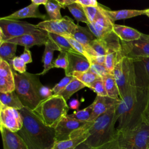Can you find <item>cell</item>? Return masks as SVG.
Segmentation results:
<instances>
[{"instance_id":"cell-1","label":"cell","mask_w":149,"mask_h":149,"mask_svg":"<svg viewBox=\"0 0 149 149\" xmlns=\"http://www.w3.org/2000/svg\"><path fill=\"white\" fill-rule=\"evenodd\" d=\"M136 83L132 84L116 108L119 122L117 130L132 129L143 123V115L148 99V84L138 62H134Z\"/></svg>"},{"instance_id":"cell-2","label":"cell","mask_w":149,"mask_h":149,"mask_svg":"<svg viewBox=\"0 0 149 149\" xmlns=\"http://www.w3.org/2000/svg\"><path fill=\"white\" fill-rule=\"evenodd\" d=\"M23 125L17 133L23 139L29 149H51L55 142L54 128L45 125L27 107L19 110Z\"/></svg>"},{"instance_id":"cell-3","label":"cell","mask_w":149,"mask_h":149,"mask_svg":"<svg viewBox=\"0 0 149 149\" xmlns=\"http://www.w3.org/2000/svg\"><path fill=\"white\" fill-rule=\"evenodd\" d=\"M118 102L93 122L88 130L89 136L83 143L86 146L93 149H105L116 140L115 125L118 121L116 108Z\"/></svg>"},{"instance_id":"cell-4","label":"cell","mask_w":149,"mask_h":149,"mask_svg":"<svg viewBox=\"0 0 149 149\" xmlns=\"http://www.w3.org/2000/svg\"><path fill=\"white\" fill-rule=\"evenodd\" d=\"M69 108L63 97L53 95L41 101L33 111L45 125L55 129Z\"/></svg>"},{"instance_id":"cell-5","label":"cell","mask_w":149,"mask_h":149,"mask_svg":"<svg viewBox=\"0 0 149 149\" xmlns=\"http://www.w3.org/2000/svg\"><path fill=\"white\" fill-rule=\"evenodd\" d=\"M116 140L122 148L147 149L149 143V125L143 122L132 129L116 130Z\"/></svg>"},{"instance_id":"cell-6","label":"cell","mask_w":149,"mask_h":149,"mask_svg":"<svg viewBox=\"0 0 149 149\" xmlns=\"http://www.w3.org/2000/svg\"><path fill=\"white\" fill-rule=\"evenodd\" d=\"M113 75L119 88L120 99H122L129 87L136 82L133 60L126 56H123L121 54L113 69Z\"/></svg>"},{"instance_id":"cell-7","label":"cell","mask_w":149,"mask_h":149,"mask_svg":"<svg viewBox=\"0 0 149 149\" xmlns=\"http://www.w3.org/2000/svg\"><path fill=\"white\" fill-rule=\"evenodd\" d=\"M13 74L16 93L24 107L33 111L41 100L36 92L30 77V73L21 74L13 70Z\"/></svg>"},{"instance_id":"cell-8","label":"cell","mask_w":149,"mask_h":149,"mask_svg":"<svg viewBox=\"0 0 149 149\" xmlns=\"http://www.w3.org/2000/svg\"><path fill=\"white\" fill-rule=\"evenodd\" d=\"M39 30L36 25L19 20L0 18V44Z\"/></svg>"},{"instance_id":"cell-9","label":"cell","mask_w":149,"mask_h":149,"mask_svg":"<svg viewBox=\"0 0 149 149\" xmlns=\"http://www.w3.org/2000/svg\"><path fill=\"white\" fill-rule=\"evenodd\" d=\"M77 25L71 18L67 16L60 20H45L36 24L37 28L40 30L62 36L72 35Z\"/></svg>"},{"instance_id":"cell-10","label":"cell","mask_w":149,"mask_h":149,"mask_svg":"<svg viewBox=\"0 0 149 149\" xmlns=\"http://www.w3.org/2000/svg\"><path fill=\"white\" fill-rule=\"evenodd\" d=\"M121 54L132 59L149 58V35L143 34L137 40L125 42L120 41Z\"/></svg>"},{"instance_id":"cell-11","label":"cell","mask_w":149,"mask_h":149,"mask_svg":"<svg viewBox=\"0 0 149 149\" xmlns=\"http://www.w3.org/2000/svg\"><path fill=\"white\" fill-rule=\"evenodd\" d=\"M0 123V126H3L10 131L17 132L22 127L23 121L18 110L1 104Z\"/></svg>"},{"instance_id":"cell-12","label":"cell","mask_w":149,"mask_h":149,"mask_svg":"<svg viewBox=\"0 0 149 149\" xmlns=\"http://www.w3.org/2000/svg\"><path fill=\"white\" fill-rule=\"evenodd\" d=\"M48 39V32L39 29L20 37L9 40L7 42L22 45L24 48L29 49L34 45H45Z\"/></svg>"},{"instance_id":"cell-13","label":"cell","mask_w":149,"mask_h":149,"mask_svg":"<svg viewBox=\"0 0 149 149\" xmlns=\"http://www.w3.org/2000/svg\"><path fill=\"white\" fill-rule=\"evenodd\" d=\"M87 122H81L68 116H64L58 123L55 130V141H61L70 139L71 134L79 129Z\"/></svg>"},{"instance_id":"cell-14","label":"cell","mask_w":149,"mask_h":149,"mask_svg":"<svg viewBox=\"0 0 149 149\" xmlns=\"http://www.w3.org/2000/svg\"><path fill=\"white\" fill-rule=\"evenodd\" d=\"M70 37L73 38L84 47L87 53L91 57L92 61L94 58L97 56L96 53L90 46V43L95 40L96 37L92 33L88 27H82L77 24L75 31Z\"/></svg>"},{"instance_id":"cell-15","label":"cell","mask_w":149,"mask_h":149,"mask_svg":"<svg viewBox=\"0 0 149 149\" xmlns=\"http://www.w3.org/2000/svg\"><path fill=\"white\" fill-rule=\"evenodd\" d=\"M68 67L65 71L66 76H72L75 72H86L90 68L91 63L83 55L76 53H68Z\"/></svg>"},{"instance_id":"cell-16","label":"cell","mask_w":149,"mask_h":149,"mask_svg":"<svg viewBox=\"0 0 149 149\" xmlns=\"http://www.w3.org/2000/svg\"><path fill=\"white\" fill-rule=\"evenodd\" d=\"M3 149H29L23 139L17 132L0 126Z\"/></svg>"},{"instance_id":"cell-17","label":"cell","mask_w":149,"mask_h":149,"mask_svg":"<svg viewBox=\"0 0 149 149\" xmlns=\"http://www.w3.org/2000/svg\"><path fill=\"white\" fill-rule=\"evenodd\" d=\"M120 100H115L108 96L97 95L93 104V112L89 122H94L104 113L111 107L117 104Z\"/></svg>"},{"instance_id":"cell-18","label":"cell","mask_w":149,"mask_h":149,"mask_svg":"<svg viewBox=\"0 0 149 149\" xmlns=\"http://www.w3.org/2000/svg\"><path fill=\"white\" fill-rule=\"evenodd\" d=\"M113 32L119 37L120 41L130 42L140 39L143 34L137 30L124 25L114 24L112 29Z\"/></svg>"},{"instance_id":"cell-19","label":"cell","mask_w":149,"mask_h":149,"mask_svg":"<svg viewBox=\"0 0 149 149\" xmlns=\"http://www.w3.org/2000/svg\"><path fill=\"white\" fill-rule=\"evenodd\" d=\"M3 17L5 19L14 20H19V19H24L27 17H36L45 19L47 18V16L40 13L38 9V6L31 3L27 6L17 10L10 15Z\"/></svg>"},{"instance_id":"cell-20","label":"cell","mask_w":149,"mask_h":149,"mask_svg":"<svg viewBox=\"0 0 149 149\" xmlns=\"http://www.w3.org/2000/svg\"><path fill=\"white\" fill-rule=\"evenodd\" d=\"M55 51H60L59 48L49 38L45 45V49L42 56V62H43L44 70L38 73V75H44L47 73L49 70L53 68V56Z\"/></svg>"},{"instance_id":"cell-21","label":"cell","mask_w":149,"mask_h":149,"mask_svg":"<svg viewBox=\"0 0 149 149\" xmlns=\"http://www.w3.org/2000/svg\"><path fill=\"white\" fill-rule=\"evenodd\" d=\"M105 12L113 23L116 20L129 19L144 15V9H122L118 10H111L105 9Z\"/></svg>"},{"instance_id":"cell-22","label":"cell","mask_w":149,"mask_h":149,"mask_svg":"<svg viewBox=\"0 0 149 149\" xmlns=\"http://www.w3.org/2000/svg\"><path fill=\"white\" fill-rule=\"evenodd\" d=\"M0 104L18 111L24 107L15 91L8 93H0Z\"/></svg>"},{"instance_id":"cell-23","label":"cell","mask_w":149,"mask_h":149,"mask_svg":"<svg viewBox=\"0 0 149 149\" xmlns=\"http://www.w3.org/2000/svg\"><path fill=\"white\" fill-rule=\"evenodd\" d=\"M88 133L80 137L72 138L66 140L55 141L51 149H76L88 137Z\"/></svg>"},{"instance_id":"cell-24","label":"cell","mask_w":149,"mask_h":149,"mask_svg":"<svg viewBox=\"0 0 149 149\" xmlns=\"http://www.w3.org/2000/svg\"><path fill=\"white\" fill-rule=\"evenodd\" d=\"M17 45L7 41L0 44V59L8 62L12 68Z\"/></svg>"},{"instance_id":"cell-25","label":"cell","mask_w":149,"mask_h":149,"mask_svg":"<svg viewBox=\"0 0 149 149\" xmlns=\"http://www.w3.org/2000/svg\"><path fill=\"white\" fill-rule=\"evenodd\" d=\"M30 77L31 78L36 92L41 101H43L53 95L52 89H50L41 84L39 79V75L38 74L30 73Z\"/></svg>"},{"instance_id":"cell-26","label":"cell","mask_w":149,"mask_h":149,"mask_svg":"<svg viewBox=\"0 0 149 149\" xmlns=\"http://www.w3.org/2000/svg\"><path fill=\"white\" fill-rule=\"evenodd\" d=\"M108 97L115 99L120 100L119 91L116 80L113 74H108L102 77Z\"/></svg>"},{"instance_id":"cell-27","label":"cell","mask_w":149,"mask_h":149,"mask_svg":"<svg viewBox=\"0 0 149 149\" xmlns=\"http://www.w3.org/2000/svg\"><path fill=\"white\" fill-rule=\"evenodd\" d=\"M48 35L49 38L52 40L59 48L60 52L62 51L68 53L79 54L73 48L69 41L63 36L52 33H48Z\"/></svg>"},{"instance_id":"cell-28","label":"cell","mask_w":149,"mask_h":149,"mask_svg":"<svg viewBox=\"0 0 149 149\" xmlns=\"http://www.w3.org/2000/svg\"><path fill=\"white\" fill-rule=\"evenodd\" d=\"M85 87L86 86L83 83L74 77L70 83L58 95H61L66 101H68L72 95Z\"/></svg>"},{"instance_id":"cell-29","label":"cell","mask_w":149,"mask_h":149,"mask_svg":"<svg viewBox=\"0 0 149 149\" xmlns=\"http://www.w3.org/2000/svg\"><path fill=\"white\" fill-rule=\"evenodd\" d=\"M72 76L83 83L86 87H89L94 82L102 79L101 77L95 74L90 70L86 72H75Z\"/></svg>"},{"instance_id":"cell-30","label":"cell","mask_w":149,"mask_h":149,"mask_svg":"<svg viewBox=\"0 0 149 149\" xmlns=\"http://www.w3.org/2000/svg\"><path fill=\"white\" fill-rule=\"evenodd\" d=\"M0 80L15 84L13 70L10 65L0 59Z\"/></svg>"},{"instance_id":"cell-31","label":"cell","mask_w":149,"mask_h":149,"mask_svg":"<svg viewBox=\"0 0 149 149\" xmlns=\"http://www.w3.org/2000/svg\"><path fill=\"white\" fill-rule=\"evenodd\" d=\"M45 8L51 20H60L62 19L63 17L61 14L62 7L56 0H48L45 5Z\"/></svg>"},{"instance_id":"cell-32","label":"cell","mask_w":149,"mask_h":149,"mask_svg":"<svg viewBox=\"0 0 149 149\" xmlns=\"http://www.w3.org/2000/svg\"><path fill=\"white\" fill-rule=\"evenodd\" d=\"M67 8L77 22H84L86 24L89 22L83 9V7L81 5L74 2V3L69 5Z\"/></svg>"},{"instance_id":"cell-33","label":"cell","mask_w":149,"mask_h":149,"mask_svg":"<svg viewBox=\"0 0 149 149\" xmlns=\"http://www.w3.org/2000/svg\"><path fill=\"white\" fill-rule=\"evenodd\" d=\"M93 112V104L84 109L74 111L73 113L70 115H68V116L76 119L79 121L88 122L90 120L91 113Z\"/></svg>"},{"instance_id":"cell-34","label":"cell","mask_w":149,"mask_h":149,"mask_svg":"<svg viewBox=\"0 0 149 149\" xmlns=\"http://www.w3.org/2000/svg\"><path fill=\"white\" fill-rule=\"evenodd\" d=\"M90 46L94 51L97 56H105L108 48L104 40L95 38L90 43Z\"/></svg>"},{"instance_id":"cell-35","label":"cell","mask_w":149,"mask_h":149,"mask_svg":"<svg viewBox=\"0 0 149 149\" xmlns=\"http://www.w3.org/2000/svg\"><path fill=\"white\" fill-rule=\"evenodd\" d=\"M64 37L66 38V39L69 41L70 44L72 45L73 48L79 54L83 55L90 62V63L92 62V58L90 56V55L87 53L86 49L84 48V47L77 41L74 40L73 38L68 36H64Z\"/></svg>"},{"instance_id":"cell-36","label":"cell","mask_w":149,"mask_h":149,"mask_svg":"<svg viewBox=\"0 0 149 149\" xmlns=\"http://www.w3.org/2000/svg\"><path fill=\"white\" fill-rule=\"evenodd\" d=\"M53 68H62L65 71L68 67V52H60L58 58L53 62Z\"/></svg>"},{"instance_id":"cell-37","label":"cell","mask_w":149,"mask_h":149,"mask_svg":"<svg viewBox=\"0 0 149 149\" xmlns=\"http://www.w3.org/2000/svg\"><path fill=\"white\" fill-rule=\"evenodd\" d=\"M89 70L101 77L108 74H113L108 70L104 64H100L94 62L91 63V66Z\"/></svg>"},{"instance_id":"cell-38","label":"cell","mask_w":149,"mask_h":149,"mask_svg":"<svg viewBox=\"0 0 149 149\" xmlns=\"http://www.w3.org/2000/svg\"><path fill=\"white\" fill-rule=\"evenodd\" d=\"M88 88L95 93L97 95L103 97L108 96L107 92L106 91L105 85L102 79L94 82L88 87Z\"/></svg>"},{"instance_id":"cell-39","label":"cell","mask_w":149,"mask_h":149,"mask_svg":"<svg viewBox=\"0 0 149 149\" xmlns=\"http://www.w3.org/2000/svg\"><path fill=\"white\" fill-rule=\"evenodd\" d=\"M74 79L73 76H65L59 83H58L52 88V91L53 95H58L70 83V81Z\"/></svg>"},{"instance_id":"cell-40","label":"cell","mask_w":149,"mask_h":149,"mask_svg":"<svg viewBox=\"0 0 149 149\" xmlns=\"http://www.w3.org/2000/svg\"><path fill=\"white\" fill-rule=\"evenodd\" d=\"M12 68L19 73H24L26 72V63L20 56H15L12 61Z\"/></svg>"},{"instance_id":"cell-41","label":"cell","mask_w":149,"mask_h":149,"mask_svg":"<svg viewBox=\"0 0 149 149\" xmlns=\"http://www.w3.org/2000/svg\"><path fill=\"white\" fill-rule=\"evenodd\" d=\"M101 7L103 6L83 7V9L85 12L87 19L90 23L94 22L100 12V9Z\"/></svg>"},{"instance_id":"cell-42","label":"cell","mask_w":149,"mask_h":149,"mask_svg":"<svg viewBox=\"0 0 149 149\" xmlns=\"http://www.w3.org/2000/svg\"><path fill=\"white\" fill-rule=\"evenodd\" d=\"M132 60L137 61L139 63L149 86V58H139Z\"/></svg>"},{"instance_id":"cell-43","label":"cell","mask_w":149,"mask_h":149,"mask_svg":"<svg viewBox=\"0 0 149 149\" xmlns=\"http://www.w3.org/2000/svg\"><path fill=\"white\" fill-rule=\"evenodd\" d=\"M74 2L81 5L83 7L103 6L95 0H75Z\"/></svg>"},{"instance_id":"cell-44","label":"cell","mask_w":149,"mask_h":149,"mask_svg":"<svg viewBox=\"0 0 149 149\" xmlns=\"http://www.w3.org/2000/svg\"><path fill=\"white\" fill-rule=\"evenodd\" d=\"M20 58L24 61V62L27 64L32 62V58L31 55V52L29 48H24V52L20 56Z\"/></svg>"},{"instance_id":"cell-45","label":"cell","mask_w":149,"mask_h":149,"mask_svg":"<svg viewBox=\"0 0 149 149\" xmlns=\"http://www.w3.org/2000/svg\"><path fill=\"white\" fill-rule=\"evenodd\" d=\"M143 122L149 125V86L148 88V99L146 109L143 115Z\"/></svg>"},{"instance_id":"cell-46","label":"cell","mask_w":149,"mask_h":149,"mask_svg":"<svg viewBox=\"0 0 149 149\" xmlns=\"http://www.w3.org/2000/svg\"><path fill=\"white\" fill-rule=\"evenodd\" d=\"M62 8H65L69 5L74 3L75 0H56Z\"/></svg>"},{"instance_id":"cell-47","label":"cell","mask_w":149,"mask_h":149,"mask_svg":"<svg viewBox=\"0 0 149 149\" xmlns=\"http://www.w3.org/2000/svg\"><path fill=\"white\" fill-rule=\"evenodd\" d=\"M80 106V102L77 100L73 99L69 102V108L73 109H77Z\"/></svg>"},{"instance_id":"cell-48","label":"cell","mask_w":149,"mask_h":149,"mask_svg":"<svg viewBox=\"0 0 149 149\" xmlns=\"http://www.w3.org/2000/svg\"><path fill=\"white\" fill-rule=\"evenodd\" d=\"M48 1V0H31V3L37 6H39L40 5H43L45 6Z\"/></svg>"},{"instance_id":"cell-49","label":"cell","mask_w":149,"mask_h":149,"mask_svg":"<svg viewBox=\"0 0 149 149\" xmlns=\"http://www.w3.org/2000/svg\"><path fill=\"white\" fill-rule=\"evenodd\" d=\"M105 149H121V148L118 146L116 140H115L109 147H108L107 148H106Z\"/></svg>"},{"instance_id":"cell-50","label":"cell","mask_w":149,"mask_h":149,"mask_svg":"<svg viewBox=\"0 0 149 149\" xmlns=\"http://www.w3.org/2000/svg\"><path fill=\"white\" fill-rule=\"evenodd\" d=\"M76 149H93V148H91L88 147H87V146H86L83 143L82 144H81L80 145H79Z\"/></svg>"},{"instance_id":"cell-51","label":"cell","mask_w":149,"mask_h":149,"mask_svg":"<svg viewBox=\"0 0 149 149\" xmlns=\"http://www.w3.org/2000/svg\"><path fill=\"white\" fill-rule=\"evenodd\" d=\"M144 15L149 17V8L144 9Z\"/></svg>"},{"instance_id":"cell-52","label":"cell","mask_w":149,"mask_h":149,"mask_svg":"<svg viewBox=\"0 0 149 149\" xmlns=\"http://www.w3.org/2000/svg\"><path fill=\"white\" fill-rule=\"evenodd\" d=\"M147 149H149V143H148V144L147 146Z\"/></svg>"},{"instance_id":"cell-53","label":"cell","mask_w":149,"mask_h":149,"mask_svg":"<svg viewBox=\"0 0 149 149\" xmlns=\"http://www.w3.org/2000/svg\"><path fill=\"white\" fill-rule=\"evenodd\" d=\"M121 148V149H125V148Z\"/></svg>"}]
</instances>
